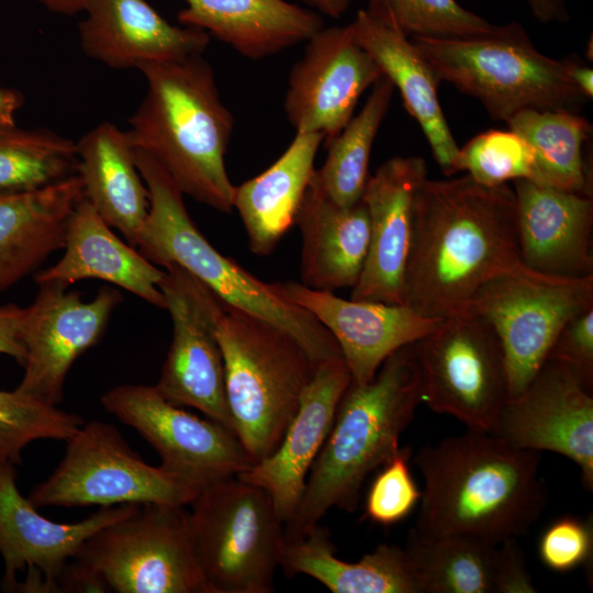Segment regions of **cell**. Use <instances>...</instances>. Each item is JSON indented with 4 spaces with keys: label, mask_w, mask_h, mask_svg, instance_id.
Returning a JSON list of instances; mask_svg holds the SVG:
<instances>
[{
    "label": "cell",
    "mask_w": 593,
    "mask_h": 593,
    "mask_svg": "<svg viewBox=\"0 0 593 593\" xmlns=\"http://www.w3.org/2000/svg\"><path fill=\"white\" fill-rule=\"evenodd\" d=\"M530 147L532 181L560 190L592 195L584 148L591 123L579 112L524 110L507 122Z\"/></svg>",
    "instance_id": "1f68e13d"
},
{
    "label": "cell",
    "mask_w": 593,
    "mask_h": 593,
    "mask_svg": "<svg viewBox=\"0 0 593 593\" xmlns=\"http://www.w3.org/2000/svg\"><path fill=\"white\" fill-rule=\"evenodd\" d=\"M26 307L23 342L24 374L16 390L57 406L72 363L102 337L121 301L111 288L99 290L85 302L59 283H41Z\"/></svg>",
    "instance_id": "e0dca14e"
},
{
    "label": "cell",
    "mask_w": 593,
    "mask_h": 593,
    "mask_svg": "<svg viewBox=\"0 0 593 593\" xmlns=\"http://www.w3.org/2000/svg\"><path fill=\"white\" fill-rule=\"evenodd\" d=\"M365 11L409 38L471 37L489 34L497 26L457 0H367Z\"/></svg>",
    "instance_id": "d590c367"
},
{
    "label": "cell",
    "mask_w": 593,
    "mask_h": 593,
    "mask_svg": "<svg viewBox=\"0 0 593 593\" xmlns=\"http://www.w3.org/2000/svg\"><path fill=\"white\" fill-rule=\"evenodd\" d=\"M490 433L518 448L572 460L584 488L593 490V394L567 366L547 359L507 401Z\"/></svg>",
    "instance_id": "2e32d148"
},
{
    "label": "cell",
    "mask_w": 593,
    "mask_h": 593,
    "mask_svg": "<svg viewBox=\"0 0 593 593\" xmlns=\"http://www.w3.org/2000/svg\"><path fill=\"white\" fill-rule=\"evenodd\" d=\"M570 76L581 92L591 99L593 96V70L582 64L578 58L572 57Z\"/></svg>",
    "instance_id": "bcb514c9"
},
{
    "label": "cell",
    "mask_w": 593,
    "mask_h": 593,
    "mask_svg": "<svg viewBox=\"0 0 593 593\" xmlns=\"http://www.w3.org/2000/svg\"><path fill=\"white\" fill-rule=\"evenodd\" d=\"M77 168L76 142L46 128L0 125V195L48 187Z\"/></svg>",
    "instance_id": "e575fe53"
},
{
    "label": "cell",
    "mask_w": 593,
    "mask_h": 593,
    "mask_svg": "<svg viewBox=\"0 0 593 593\" xmlns=\"http://www.w3.org/2000/svg\"><path fill=\"white\" fill-rule=\"evenodd\" d=\"M540 23H563L570 20L567 0H524Z\"/></svg>",
    "instance_id": "ee69618b"
},
{
    "label": "cell",
    "mask_w": 593,
    "mask_h": 593,
    "mask_svg": "<svg viewBox=\"0 0 593 593\" xmlns=\"http://www.w3.org/2000/svg\"><path fill=\"white\" fill-rule=\"evenodd\" d=\"M355 41L374 59L402 97L407 112L421 126L444 175L461 170L458 146L438 98L441 82L411 38L367 14L350 23Z\"/></svg>",
    "instance_id": "d4e9b609"
},
{
    "label": "cell",
    "mask_w": 593,
    "mask_h": 593,
    "mask_svg": "<svg viewBox=\"0 0 593 593\" xmlns=\"http://www.w3.org/2000/svg\"><path fill=\"white\" fill-rule=\"evenodd\" d=\"M496 545L462 534H427L413 527L404 547L422 593H494Z\"/></svg>",
    "instance_id": "d6a6232c"
},
{
    "label": "cell",
    "mask_w": 593,
    "mask_h": 593,
    "mask_svg": "<svg viewBox=\"0 0 593 593\" xmlns=\"http://www.w3.org/2000/svg\"><path fill=\"white\" fill-rule=\"evenodd\" d=\"M281 286L292 302L313 314L333 335L355 384L371 381L391 354L419 340L440 321L405 304L346 300L295 281Z\"/></svg>",
    "instance_id": "ffe728a7"
},
{
    "label": "cell",
    "mask_w": 593,
    "mask_h": 593,
    "mask_svg": "<svg viewBox=\"0 0 593 593\" xmlns=\"http://www.w3.org/2000/svg\"><path fill=\"white\" fill-rule=\"evenodd\" d=\"M146 184L149 210L137 248L154 265L174 262L209 288L225 306L256 316L290 334L318 365L343 358L329 331L309 311L292 302L281 282L268 283L216 250L190 217L183 193L166 170L135 149Z\"/></svg>",
    "instance_id": "5b68a950"
},
{
    "label": "cell",
    "mask_w": 593,
    "mask_h": 593,
    "mask_svg": "<svg viewBox=\"0 0 593 593\" xmlns=\"http://www.w3.org/2000/svg\"><path fill=\"white\" fill-rule=\"evenodd\" d=\"M279 567L289 577H311L333 593H422L404 548L381 544L358 561H345L320 524L300 538H284Z\"/></svg>",
    "instance_id": "4dcf8cb0"
},
{
    "label": "cell",
    "mask_w": 593,
    "mask_h": 593,
    "mask_svg": "<svg viewBox=\"0 0 593 593\" xmlns=\"http://www.w3.org/2000/svg\"><path fill=\"white\" fill-rule=\"evenodd\" d=\"M82 198L78 175L35 191L0 195V291L63 248L69 219Z\"/></svg>",
    "instance_id": "f1b7e54d"
},
{
    "label": "cell",
    "mask_w": 593,
    "mask_h": 593,
    "mask_svg": "<svg viewBox=\"0 0 593 593\" xmlns=\"http://www.w3.org/2000/svg\"><path fill=\"white\" fill-rule=\"evenodd\" d=\"M216 335L233 432L255 465L279 445L317 363L283 329L230 306Z\"/></svg>",
    "instance_id": "52a82bcc"
},
{
    "label": "cell",
    "mask_w": 593,
    "mask_h": 593,
    "mask_svg": "<svg viewBox=\"0 0 593 593\" xmlns=\"http://www.w3.org/2000/svg\"><path fill=\"white\" fill-rule=\"evenodd\" d=\"M323 141L318 132H296L269 168L235 186L233 208L240 216L253 254H271L294 225Z\"/></svg>",
    "instance_id": "f546056e"
},
{
    "label": "cell",
    "mask_w": 593,
    "mask_h": 593,
    "mask_svg": "<svg viewBox=\"0 0 593 593\" xmlns=\"http://www.w3.org/2000/svg\"><path fill=\"white\" fill-rule=\"evenodd\" d=\"M547 359L567 366L589 389H593V307L563 326Z\"/></svg>",
    "instance_id": "60d3db41"
},
{
    "label": "cell",
    "mask_w": 593,
    "mask_h": 593,
    "mask_svg": "<svg viewBox=\"0 0 593 593\" xmlns=\"http://www.w3.org/2000/svg\"><path fill=\"white\" fill-rule=\"evenodd\" d=\"M423 403L490 433L510 400L504 351L484 318L463 311L417 340Z\"/></svg>",
    "instance_id": "7c38bea8"
},
{
    "label": "cell",
    "mask_w": 593,
    "mask_h": 593,
    "mask_svg": "<svg viewBox=\"0 0 593 593\" xmlns=\"http://www.w3.org/2000/svg\"><path fill=\"white\" fill-rule=\"evenodd\" d=\"M191 526L209 593H271L284 523L270 495L237 477L199 492Z\"/></svg>",
    "instance_id": "9c48e42d"
},
{
    "label": "cell",
    "mask_w": 593,
    "mask_h": 593,
    "mask_svg": "<svg viewBox=\"0 0 593 593\" xmlns=\"http://www.w3.org/2000/svg\"><path fill=\"white\" fill-rule=\"evenodd\" d=\"M309 5L316 9L317 12L334 19L340 18L353 0H304Z\"/></svg>",
    "instance_id": "c3c4849f"
},
{
    "label": "cell",
    "mask_w": 593,
    "mask_h": 593,
    "mask_svg": "<svg viewBox=\"0 0 593 593\" xmlns=\"http://www.w3.org/2000/svg\"><path fill=\"white\" fill-rule=\"evenodd\" d=\"M523 268L508 183L486 186L469 175L421 183L413 203L405 305L441 320L462 312L490 280Z\"/></svg>",
    "instance_id": "6da1fadb"
},
{
    "label": "cell",
    "mask_w": 593,
    "mask_h": 593,
    "mask_svg": "<svg viewBox=\"0 0 593 593\" xmlns=\"http://www.w3.org/2000/svg\"><path fill=\"white\" fill-rule=\"evenodd\" d=\"M513 191L519 254L535 272L563 278L593 275L592 195L516 179Z\"/></svg>",
    "instance_id": "7402d4cb"
},
{
    "label": "cell",
    "mask_w": 593,
    "mask_h": 593,
    "mask_svg": "<svg viewBox=\"0 0 593 593\" xmlns=\"http://www.w3.org/2000/svg\"><path fill=\"white\" fill-rule=\"evenodd\" d=\"M540 456L474 429L422 447L414 458L424 478L414 527L495 545L525 535L547 504Z\"/></svg>",
    "instance_id": "7a4b0ae2"
},
{
    "label": "cell",
    "mask_w": 593,
    "mask_h": 593,
    "mask_svg": "<svg viewBox=\"0 0 593 593\" xmlns=\"http://www.w3.org/2000/svg\"><path fill=\"white\" fill-rule=\"evenodd\" d=\"M394 86L382 75L360 110L344 128L325 145L327 157L315 169L313 180L336 204L350 206L361 200L369 178L371 148L389 111Z\"/></svg>",
    "instance_id": "836d02e7"
},
{
    "label": "cell",
    "mask_w": 593,
    "mask_h": 593,
    "mask_svg": "<svg viewBox=\"0 0 593 593\" xmlns=\"http://www.w3.org/2000/svg\"><path fill=\"white\" fill-rule=\"evenodd\" d=\"M26 307L16 304L0 306V354L14 358L21 366L26 358L23 329Z\"/></svg>",
    "instance_id": "7bdbcfd3"
},
{
    "label": "cell",
    "mask_w": 593,
    "mask_h": 593,
    "mask_svg": "<svg viewBox=\"0 0 593 593\" xmlns=\"http://www.w3.org/2000/svg\"><path fill=\"white\" fill-rule=\"evenodd\" d=\"M63 248L64 255L55 265L35 275L37 284L53 282L68 288L80 280L98 279L166 307L160 290L165 270L122 242L85 197L69 219Z\"/></svg>",
    "instance_id": "cb8c5ba5"
},
{
    "label": "cell",
    "mask_w": 593,
    "mask_h": 593,
    "mask_svg": "<svg viewBox=\"0 0 593 593\" xmlns=\"http://www.w3.org/2000/svg\"><path fill=\"white\" fill-rule=\"evenodd\" d=\"M85 12L82 52L115 69L202 55L210 43L209 33L169 23L146 0H93Z\"/></svg>",
    "instance_id": "603a6c76"
},
{
    "label": "cell",
    "mask_w": 593,
    "mask_h": 593,
    "mask_svg": "<svg viewBox=\"0 0 593 593\" xmlns=\"http://www.w3.org/2000/svg\"><path fill=\"white\" fill-rule=\"evenodd\" d=\"M460 164L461 170L486 186L533 177L530 147L512 130H490L475 135L460 148Z\"/></svg>",
    "instance_id": "74e56055"
},
{
    "label": "cell",
    "mask_w": 593,
    "mask_h": 593,
    "mask_svg": "<svg viewBox=\"0 0 593 593\" xmlns=\"http://www.w3.org/2000/svg\"><path fill=\"white\" fill-rule=\"evenodd\" d=\"M525 553L517 538L497 544L494 553V593H536Z\"/></svg>",
    "instance_id": "b9f144b4"
},
{
    "label": "cell",
    "mask_w": 593,
    "mask_h": 593,
    "mask_svg": "<svg viewBox=\"0 0 593 593\" xmlns=\"http://www.w3.org/2000/svg\"><path fill=\"white\" fill-rule=\"evenodd\" d=\"M16 474L14 463L0 460V555L4 590L59 592L60 575L81 545L139 506L136 503L102 506L77 523H56L41 515L22 496Z\"/></svg>",
    "instance_id": "9a60e30c"
},
{
    "label": "cell",
    "mask_w": 593,
    "mask_h": 593,
    "mask_svg": "<svg viewBox=\"0 0 593 593\" xmlns=\"http://www.w3.org/2000/svg\"><path fill=\"white\" fill-rule=\"evenodd\" d=\"M116 593H209L190 511L144 503L90 536L71 559Z\"/></svg>",
    "instance_id": "ba28073f"
},
{
    "label": "cell",
    "mask_w": 593,
    "mask_h": 593,
    "mask_svg": "<svg viewBox=\"0 0 593 593\" xmlns=\"http://www.w3.org/2000/svg\"><path fill=\"white\" fill-rule=\"evenodd\" d=\"M383 75L354 38L350 24L323 27L290 71L284 111L296 132L329 143L353 118L360 96Z\"/></svg>",
    "instance_id": "ac0fdd59"
},
{
    "label": "cell",
    "mask_w": 593,
    "mask_h": 593,
    "mask_svg": "<svg viewBox=\"0 0 593 593\" xmlns=\"http://www.w3.org/2000/svg\"><path fill=\"white\" fill-rule=\"evenodd\" d=\"M178 20L261 59L306 42L324 27L320 14L286 0H184Z\"/></svg>",
    "instance_id": "83f0119b"
},
{
    "label": "cell",
    "mask_w": 593,
    "mask_h": 593,
    "mask_svg": "<svg viewBox=\"0 0 593 593\" xmlns=\"http://www.w3.org/2000/svg\"><path fill=\"white\" fill-rule=\"evenodd\" d=\"M47 10L64 14V15H74L79 12H85L89 4L93 0H35Z\"/></svg>",
    "instance_id": "7dc6e473"
},
{
    "label": "cell",
    "mask_w": 593,
    "mask_h": 593,
    "mask_svg": "<svg viewBox=\"0 0 593 593\" xmlns=\"http://www.w3.org/2000/svg\"><path fill=\"white\" fill-rule=\"evenodd\" d=\"M422 402L417 342L391 354L371 381L350 382L302 497L284 524V538L304 536L332 507L354 512L367 477L399 450Z\"/></svg>",
    "instance_id": "3957f363"
},
{
    "label": "cell",
    "mask_w": 593,
    "mask_h": 593,
    "mask_svg": "<svg viewBox=\"0 0 593 593\" xmlns=\"http://www.w3.org/2000/svg\"><path fill=\"white\" fill-rule=\"evenodd\" d=\"M591 307L593 275L552 277L525 267L486 282L463 311L484 318L494 328L504 351L513 399L545 363L563 326Z\"/></svg>",
    "instance_id": "30bf717a"
},
{
    "label": "cell",
    "mask_w": 593,
    "mask_h": 593,
    "mask_svg": "<svg viewBox=\"0 0 593 593\" xmlns=\"http://www.w3.org/2000/svg\"><path fill=\"white\" fill-rule=\"evenodd\" d=\"M23 103L20 91L0 86V125H14L15 114Z\"/></svg>",
    "instance_id": "f6af8a7d"
},
{
    "label": "cell",
    "mask_w": 593,
    "mask_h": 593,
    "mask_svg": "<svg viewBox=\"0 0 593 593\" xmlns=\"http://www.w3.org/2000/svg\"><path fill=\"white\" fill-rule=\"evenodd\" d=\"M537 550L544 566L555 572L589 567L593 553L592 518L559 517L544 530Z\"/></svg>",
    "instance_id": "ab89813d"
},
{
    "label": "cell",
    "mask_w": 593,
    "mask_h": 593,
    "mask_svg": "<svg viewBox=\"0 0 593 593\" xmlns=\"http://www.w3.org/2000/svg\"><path fill=\"white\" fill-rule=\"evenodd\" d=\"M83 197L136 248L149 210L146 184L127 131L102 122L76 142Z\"/></svg>",
    "instance_id": "4316f807"
},
{
    "label": "cell",
    "mask_w": 593,
    "mask_h": 593,
    "mask_svg": "<svg viewBox=\"0 0 593 593\" xmlns=\"http://www.w3.org/2000/svg\"><path fill=\"white\" fill-rule=\"evenodd\" d=\"M426 178V161L418 156L390 158L369 176L361 200L369 214L370 242L351 300L404 304L414 197Z\"/></svg>",
    "instance_id": "d6986e66"
},
{
    "label": "cell",
    "mask_w": 593,
    "mask_h": 593,
    "mask_svg": "<svg viewBox=\"0 0 593 593\" xmlns=\"http://www.w3.org/2000/svg\"><path fill=\"white\" fill-rule=\"evenodd\" d=\"M82 418L19 390H0V460L21 463L22 451L37 439L67 440Z\"/></svg>",
    "instance_id": "8d00e7d4"
},
{
    "label": "cell",
    "mask_w": 593,
    "mask_h": 593,
    "mask_svg": "<svg viewBox=\"0 0 593 593\" xmlns=\"http://www.w3.org/2000/svg\"><path fill=\"white\" fill-rule=\"evenodd\" d=\"M163 268L160 290L172 322V339L155 388L170 403L194 407L234 433L216 335L225 305L179 265Z\"/></svg>",
    "instance_id": "5bb4252c"
},
{
    "label": "cell",
    "mask_w": 593,
    "mask_h": 593,
    "mask_svg": "<svg viewBox=\"0 0 593 593\" xmlns=\"http://www.w3.org/2000/svg\"><path fill=\"white\" fill-rule=\"evenodd\" d=\"M411 40L440 81L475 98L494 121L530 109L579 112L590 100L570 76L572 57L544 55L517 22L479 36Z\"/></svg>",
    "instance_id": "8992f818"
},
{
    "label": "cell",
    "mask_w": 593,
    "mask_h": 593,
    "mask_svg": "<svg viewBox=\"0 0 593 593\" xmlns=\"http://www.w3.org/2000/svg\"><path fill=\"white\" fill-rule=\"evenodd\" d=\"M350 382L351 376L343 358L318 363L277 448L237 475L270 495L284 524L302 497L310 470L331 432L338 403Z\"/></svg>",
    "instance_id": "44dd1931"
},
{
    "label": "cell",
    "mask_w": 593,
    "mask_h": 593,
    "mask_svg": "<svg viewBox=\"0 0 593 593\" xmlns=\"http://www.w3.org/2000/svg\"><path fill=\"white\" fill-rule=\"evenodd\" d=\"M294 224L302 234V283L331 292L353 288L363 269L370 242L363 201L340 206L312 177Z\"/></svg>",
    "instance_id": "484cf974"
},
{
    "label": "cell",
    "mask_w": 593,
    "mask_h": 593,
    "mask_svg": "<svg viewBox=\"0 0 593 593\" xmlns=\"http://www.w3.org/2000/svg\"><path fill=\"white\" fill-rule=\"evenodd\" d=\"M410 458V447H400L379 468L366 494L365 518L391 526L405 519L418 505L422 491L412 475Z\"/></svg>",
    "instance_id": "f35d334b"
},
{
    "label": "cell",
    "mask_w": 593,
    "mask_h": 593,
    "mask_svg": "<svg viewBox=\"0 0 593 593\" xmlns=\"http://www.w3.org/2000/svg\"><path fill=\"white\" fill-rule=\"evenodd\" d=\"M101 404L155 449L160 468L199 492L254 465L234 433L170 403L155 385H116Z\"/></svg>",
    "instance_id": "4fadbf2b"
},
{
    "label": "cell",
    "mask_w": 593,
    "mask_h": 593,
    "mask_svg": "<svg viewBox=\"0 0 593 593\" xmlns=\"http://www.w3.org/2000/svg\"><path fill=\"white\" fill-rule=\"evenodd\" d=\"M66 443L64 458L27 497L36 508L131 503L187 506L199 494L159 466L148 465L110 423H83Z\"/></svg>",
    "instance_id": "8fae6325"
},
{
    "label": "cell",
    "mask_w": 593,
    "mask_h": 593,
    "mask_svg": "<svg viewBox=\"0 0 593 593\" xmlns=\"http://www.w3.org/2000/svg\"><path fill=\"white\" fill-rule=\"evenodd\" d=\"M139 70L147 90L128 120L134 147L157 161L183 194L232 212L235 186L225 155L234 120L210 64L195 55Z\"/></svg>",
    "instance_id": "277c9868"
}]
</instances>
